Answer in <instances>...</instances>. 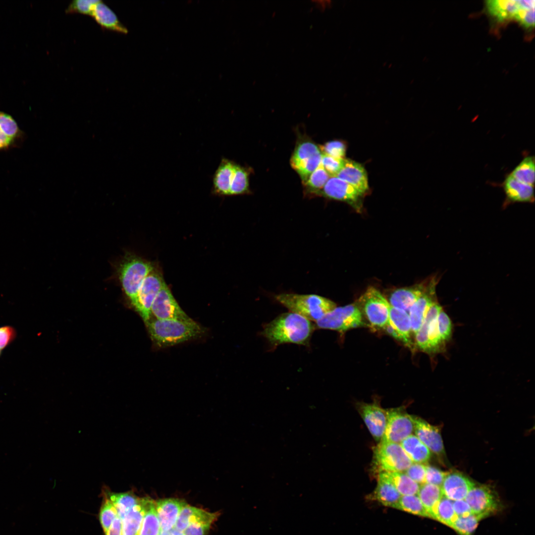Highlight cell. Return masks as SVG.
Returning a JSON list of instances; mask_svg holds the SVG:
<instances>
[{
    "label": "cell",
    "mask_w": 535,
    "mask_h": 535,
    "mask_svg": "<svg viewBox=\"0 0 535 535\" xmlns=\"http://www.w3.org/2000/svg\"><path fill=\"white\" fill-rule=\"evenodd\" d=\"M173 535H184L182 532H179L174 528L172 529Z\"/></svg>",
    "instance_id": "cell-58"
},
{
    "label": "cell",
    "mask_w": 535,
    "mask_h": 535,
    "mask_svg": "<svg viewBox=\"0 0 535 535\" xmlns=\"http://www.w3.org/2000/svg\"><path fill=\"white\" fill-rule=\"evenodd\" d=\"M453 506L458 517H465L473 514L470 506L465 499L453 501Z\"/></svg>",
    "instance_id": "cell-53"
},
{
    "label": "cell",
    "mask_w": 535,
    "mask_h": 535,
    "mask_svg": "<svg viewBox=\"0 0 535 535\" xmlns=\"http://www.w3.org/2000/svg\"><path fill=\"white\" fill-rule=\"evenodd\" d=\"M457 517L453 506V501L443 495L438 503L435 519L451 527Z\"/></svg>",
    "instance_id": "cell-39"
},
{
    "label": "cell",
    "mask_w": 535,
    "mask_h": 535,
    "mask_svg": "<svg viewBox=\"0 0 535 535\" xmlns=\"http://www.w3.org/2000/svg\"><path fill=\"white\" fill-rule=\"evenodd\" d=\"M437 320L440 338L446 345L452 338L453 328L451 321L442 308L438 314Z\"/></svg>",
    "instance_id": "cell-44"
},
{
    "label": "cell",
    "mask_w": 535,
    "mask_h": 535,
    "mask_svg": "<svg viewBox=\"0 0 535 535\" xmlns=\"http://www.w3.org/2000/svg\"><path fill=\"white\" fill-rule=\"evenodd\" d=\"M387 422L383 441L400 444L405 438L412 434L414 425L412 415L408 414L402 407L386 409Z\"/></svg>",
    "instance_id": "cell-9"
},
{
    "label": "cell",
    "mask_w": 535,
    "mask_h": 535,
    "mask_svg": "<svg viewBox=\"0 0 535 535\" xmlns=\"http://www.w3.org/2000/svg\"><path fill=\"white\" fill-rule=\"evenodd\" d=\"M486 5L490 15L499 21L514 19L516 14L521 9L518 0H487Z\"/></svg>",
    "instance_id": "cell-28"
},
{
    "label": "cell",
    "mask_w": 535,
    "mask_h": 535,
    "mask_svg": "<svg viewBox=\"0 0 535 535\" xmlns=\"http://www.w3.org/2000/svg\"><path fill=\"white\" fill-rule=\"evenodd\" d=\"M105 492L106 497L113 504L117 510L118 516L121 519L140 499L131 491L115 493L106 490Z\"/></svg>",
    "instance_id": "cell-31"
},
{
    "label": "cell",
    "mask_w": 535,
    "mask_h": 535,
    "mask_svg": "<svg viewBox=\"0 0 535 535\" xmlns=\"http://www.w3.org/2000/svg\"><path fill=\"white\" fill-rule=\"evenodd\" d=\"M475 483L465 476L458 472L446 475L440 486L443 495L455 501L464 499Z\"/></svg>",
    "instance_id": "cell-19"
},
{
    "label": "cell",
    "mask_w": 535,
    "mask_h": 535,
    "mask_svg": "<svg viewBox=\"0 0 535 535\" xmlns=\"http://www.w3.org/2000/svg\"><path fill=\"white\" fill-rule=\"evenodd\" d=\"M321 152L319 147L309 139H304L297 144L290 162L295 170L302 162Z\"/></svg>",
    "instance_id": "cell-33"
},
{
    "label": "cell",
    "mask_w": 535,
    "mask_h": 535,
    "mask_svg": "<svg viewBox=\"0 0 535 535\" xmlns=\"http://www.w3.org/2000/svg\"><path fill=\"white\" fill-rule=\"evenodd\" d=\"M274 298L291 312L311 321H318L336 307L332 301L316 294L281 293Z\"/></svg>",
    "instance_id": "cell-3"
},
{
    "label": "cell",
    "mask_w": 535,
    "mask_h": 535,
    "mask_svg": "<svg viewBox=\"0 0 535 535\" xmlns=\"http://www.w3.org/2000/svg\"><path fill=\"white\" fill-rule=\"evenodd\" d=\"M425 482L441 486L446 474L431 466L426 467Z\"/></svg>",
    "instance_id": "cell-50"
},
{
    "label": "cell",
    "mask_w": 535,
    "mask_h": 535,
    "mask_svg": "<svg viewBox=\"0 0 535 535\" xmlns=\"http://www.w3.org/2000/svg\"><path fill=\"white\" fill-rule=\"evenodd\" d=\"M514 19L518 21L524 28H532L535 27V8L531 9H520L516 14Z\"/></svg>",
    "instance_id": "cell-51"
},
{
    "label": "cell",
    "mask_w": 535,
    "mask_h": 535,
    "mask_svg": "<svg viewBox=\"0 0 535 535\" xmlns=\"http://www.w3.org/2000/svg\"><path fill=\"white\" fill-rule=\"evenodd\" d=\"M358 410L374 439L376 441H381L386 425V410L376 403H360Z\"/></svg>",
    "instance_id": "cell-16"
},
{
    "label": "cell",
    "mask_w": 535,
    "mask_h": 535,
    "mask_svg": "<svg viewBox=\"0 0 535 535\" xmlns=\"http://www.w3.org/2000/svg\"><path fill=\"white\" fill-rule=\"evenodd\" d=\"M106 535H123L121 519L118 516L111 524Z\"/></svg>",
    "instance_id": "cell-54"
},
{
    "label": "cell",
    "mask_w": 535,
    "mask_h": 535,
    "mask_svg": "<svg viewBox=\"0 0 535 535\" xmlns=\"http://www.w3.org/2000/svg\"><path fill=\"white\" fill-rule=\"evenodd\" d=\"M412 417L415 435L430 451L438 455L443 453V443L438 429L419 417Z\"/></svg>",
    "instance_id": "cell-18"
},
{
    "label": "cell",
    "mask_w": 535,
    "mask_h": 535,
    "mask_svg": "<svg viewBox=\"0 0 535 535\" xmlns=\"http://www.w3.org/2000/svg\"><path fill=\"white\" fill-rule=\"evenodd\" d=\"M426 467L421 463H413L404 473L420 485L425 482Z\"/></svg>",
    "instance_id": "cell-48"
},
{
    "label": "cell",
    "mask_w": 535,
    "mask_h": 535,
    "mask_svg": "<svg viewBox=\"0 0 535 535\" xmlns=\"http://www.w3.org/2000/svg\"><path fill=\"white\" fill-rule=\"evenodd\" d=\"M187 504L184 500L169 498L155 501L160 532L172 529L181 509Z\"/></svg>",
    "instance_id": "cell-17"
},
{
    "label": "cell",
    "mask_w": 535,
    "mask_h": 535,
    "mask_svg": "<svg viewBox=\"0 0 535 535\" xmlns=\"http://www.w3.org/2000/svg\"><path fill=\"white\" fill-rule=\"evenodd\" d=\"M117 516L118 514L116 508L111 501L106 497L101 506L99 514L100 521L105 534Z\"/></svg>",
    "instance_id": "cell-42"
},
{
    "label": "cell",
    "mask_w": 535,
    "mask_h": 535,
    "mask_svg": "<svg viewBox=\"0 0 535 535\" xmlns=\"http://www.w3.org/2000/svg\"><path fill=\"white\" fill-rule=\"evenodd\" d=\"M16 143L15 141L6 136L0 131V151L7 150L9 148L15 146Z\"/></svg>",
    "instance_id": "cell-55"
},
{
    "label": "cell",
    "mask_w": 535,
    "mask_h": 535,
    "mask_svg": "<svg viewBox=\"0 0 535 535\" xmlns=\"http://www.w3.org/2000/svg\"><path fill=\"white\" fill-rule=\"evenodd\" d=\"M153 269L150 263L135 256L127 257L120 264L119 279L125 293L134 306L144 280Z\"/></svg>",
    "instance_id": "cell-5"
},
{
    "label": "cell",
    "mask_w": 535,
    "mask_h": 535,
    "mask_svg": "<svg viewBox=\"0 0 535 535\" xmlns=\"http://www.w3.org/2000/svg\"><path fill=\"white\" fill-rule=\"evenodd\" d=\"M362 313L374 328H382L389 322L390 305L376 288L369 287L359 301Z\"/></svg>",
    "instance_id": "cell-8"
},
{
    "label": "cell",
    "mask_w": 535,
    "mask_h": 535,
    "mask_svg": "<svg viewBox=\"0 0 535 535\" xmlns=\"http://www.w3.org/2000/svg\"><path fill=\"white\" fill-rule=\"evenodd\" d=\"M437 283L435 277L429 280L424 292L410 309L409 315L412 333L415 336L422 326L430 306L437 300L435 291Z\"/></svg>",
    "instance_id": "cell-14"
},
{
    "label": "cell",
    "mask_w": 535,
    "mask_h": 535,
    "mask_svg": "<svg viewBox=\"0 0 535 535\" xmlns=\"http://www.w3.org/2000/svg\"><path fill=\"white\" fill-rule=\"evenodd\" d=\"M321 157L322 153L320 152L302 162L295 169L303 182L321 165Z\"/></svg>",
    "instance_id": "cell-43"
},
{
    "label": "cell",
    "mask_w": 535,
    "mask_h": 535,
    "mask_svg": "<svg viewBox=\"0 0 535 535\" xmlns=\"http://www.w3.org/2000/svg\"><path fill=\"white\" fill-rule=\"evenodd\" d=\"M164 282L160 274L154 268L139 289L134 307L146 323L150 321L153 303Z\"/></svg>",
    "instance_id": "cell-11"
},
{
    "label": "cell",
    "mask_w": 535,
    "mask_h": 535,
    "mask_svg": "<svg viewBox=\"0 0 535 535\" xmlns=\"http://www.w3.org/2000/svg\"><path fill=\"white\" fill-rule=\"evenodd\" d=\"M218 516L217 512L211 513L197 508L182 533L184 535H207Z\"/></svg>",
    "instance_id": "cell-27"
},
{
    "label": "cell",
    "mask_w": 535,
    "mask_h": 535,
    "mask_svg": "<svg viewBox=\"0 0 535 535\" xmlns=\"http://www.w3.org/2000/svg\"><path fill=\"white\" fill-rule=\"evenodd\" d=\"M374 497L383 505L398 509L401 495L384 472L377 475V483L374 492Z\"/></svg>",
    "instance_id": "cell-26"
},
{
    "label": "cell",
    "mask_w": 535,
    "mask_h": 535,
    "mask_svg": "<svg viewBox=\"0 0 535 535\" xmlns=\"http://www.w3.org/2000/svg\"><path fill=\"white\" fill-rule=\"evenodd\" d=\"M412 463L399 443L381 440L374 448L373 468L377 474L404 472Z\"/></svg>",
    "instance_id": "cell-4"
},
{
    "label": "cell",
    "mask_w": 535,
    "mask_h": 535,
    "mask_svg": "<svg viewBox=\"0 0 535 535\" xmlns=\"http://www.w3.org/2000/svg\"><path fill=\"white\" fill-rule=\"evenodd\" d=\"M196 508L188 504L185 505L181 509L173 528L182 533L187 527L190 519Z\"/></svg>",
    "instance_id": "cell-49"
},
{
    "label": "cell",
    "mask_w": 535,
    "mask_h": 535,
    "mask_svg": "<svg viewBox=\"0 0 535 535\" xmlns=\"http://www.w3.org/2000/svg\"><path fill=\"white\" fill-rule=\"evenodd\" d=\"M152 340L159 347L174 345L201 336L202 326L191 319H156L146 323Z\"/></svg>",
    "instance_id": "cell-2"
},
{
    "label": "cell",
    "mask_w": 535,
    "mask_h": 535,
    "mask_svg": "<svg viewBox=\"0 0 535 535\" xmlns=\"http://www.w3.org/2000/svg\"><path fill=\"white\" fill-rule=\"evenodd\" d=\"M506 195L504 206L513 203H533L535 201L534 186L522 183L510 174L502 183Z\"/></svg>",
    "instance_id": "cell-20"
},
{
    "label": "cell",
    "mask_w": 535,
    "mask_h": 535,
    "mask_svg": "<svg viewBox=\"0 0 535 535\" xmlns=\"http://www.w3.org/2000/svg\"><path fill=\"white\" fill-rule=\"evenodd\" d=\"M91 16L104 29L123 34L128 32L114 11L101 0L95 5Z\"/></svg>",
    "instance_id": "cell-25"
},
{
    "label": "cell",
    "mask_w": 535,
    "mask_h": 535,
    "mask_svg": "<svg viewBox=\"0 0 535 535\" xmlns=\"http://www.w3.org/2000/svg\"><path fill=\"white\" fill-rule=\"evenodd\" d=\"M383 472L401 495L417 494L420 485L404 472Z\"/></svg>",
    "instance_id": "cell-32"
},
{
    "label": "cell",
    "mask_w": 535,
    "mask_h": 535,
    "mask_svg": "<svg viewBox=\"0 0 535 535\" xmlns=\"http://www.w3.org/2000/svg\"><path fill=\"white\" fill-rule=\"evenodd\" d=\"M315 329L312 321L290 312L280 314L266 323L262 334L274 348L284 343L306 346Z\"/></svg>",
    "instance_id": "cell-1"
},
{
    "label": "cell",
    "mask_w": 535,
    "mask_h": 535,
    "mask_svg": "<svg viewBox=\"0 0 535 535\" xmlns=\"http://www.w3.org/2000/svg\"><path fill=\"white\" fill-rule=\"evenodd\" d=\"M383 329L407 347L414 348L411 321L407 312L390 306L389 322Z\"/></svg>",
    "instance_id": "cell-15"
},
{
    "label": "cell",
    "mask_w": 535,
    "mask_h": 535,
    "mask_svg": "<svg viewBox=\"0 0 535 535\" xmlns=\"http://www.w3.org/2000/svg\"><path fill=\"white\" fill-rule=\"evenodd\" d=\"M15 337V331L10 326L0 327V350L5 348Z\"/></svg>",
    "instance_id": "cell-52"
},
{
    "label": "cell",
    "mask_w": 535,
    "mask_h": 535,
    "mask_svg": "<svg viewBox=\"0 0 535 535\" xmlns=\"http://www.w3.org/2000/svg\"><path fill=\"white\" fill-rule=\"evenodd\" d=\"M151 313L157 319H191L179 306L165 282L153 303Z\"/></svg>",
    "instance_id": "cell-12"
},
{
    "label": "cell",
    "mask_w": 535,
    "mask_h": 535,
    "mask_svg": "<svg viewBox=\"0 0 535 535\" xmlns=\"http://www.w3.org/2000/svg\"><path fill=\"white\" fill-rule=\"evenodd\" d=\"M480 519L474 514L457 517L452 526L459 535H473Z\"/></svg>",
    "instance_id": "cell-41"
},
{
    "label": "cell",
    "mask_w": 535,
    "mask_h": 535,
    "mask_svg": "<svg viewBox=\"0 0 535 535\" xmlns=\"http://www.w3.org/2000/svg\"><path fill=\"white\" fill-rule=\"evenodd\" d=\"M535 157L528 156L524 158L510 173L518 181L534 186L535 178Z\"/></svg>",
    "instance_id": "cell-34"
},
{
    "label": "cell",
    "mask_w": 535,
    "mask_h": 535,
    "mask_svg": "<svg viewBox=\"0 0 535 535\" xmlns=\"http://www.w3.org/2000/svg\"><path fill=\"white\" fill-rule=\"evenodd\" d=\"M0 131L8 137L17 141L23 138L24 133L10 114L0 111Z\"/></svg>",
    "instance_id": "cell-38"
},
{
    "label": "cell",
    "mask_w": 535,
    "mask_h": 535,
    "mask_svg": "<svg viewBox=\"0 0 535 535\" xmlns=\"http://www.w3.org/2000/svg\"><path fill=\"white\" fill-rule=\"evenodd\" d=\"M366 325L360 309L355 304L336 307L315 323L316 329H331L340 332Z\"/></svg>",
    "instance_id": "cell-7"
},
{
    "label": "cell",
    "mask_w": 535,
    "mask_h": 535,
    "mask_svg": "<svg viewBox=\"0 0 535 535\" xmlns=\"http://www.w3.org/2000/svg\"><path fill=\"white\" fill-rule=\"evenodd\" d=\"M249 191V173L246 168L236 164L229 195L243 194Z\"/></svg>",
    "instance_id": "cell-37"
},
{
    "label": "cell",
    "mask_w": 535,
    "mask_h": 535,
    "mask_svg": "<svg viewBox=\"0 0 535 535\" xmlns=\"http://www.w3.org/2000/svg\"><path fill=\"white\" fill-rule=\"evenodd\" d=\"M159 535H173L172 529L164 532H160Z\"/></svg>",
    "instance_id": "cell-57"
},
{
    "label": "cell",
    "mask_w": 535,
    "mask_h": 535,
    "mask_svg": "<svg viewBox=\"0 0 535 535\" xmlns=\"http://www.w3.org/2000/svg\"><path fill=\"white\" fill-rule=\"evenodd\" d=\"M417 495L429 517L435 519L438 503L443 496L440 486L425 482L420 484Z\"/></svg>",
    "instance_id": "cell-29"
},
{
    "label": "cell",
    "mask_w": 535,
    "mask_h": 535,
    "mask_svg": "<svg viewBox=\"0 0 535 535\" xmlns=\"http://www.w3.org/2000/svg\"></svg>",
    "instance_id": "cell-59"
},
{
    "label": "cell",
    "mask_w": 535,
    "mask_h": 535,
    "mask_svg": "<svg viewBox=\"0 0 535 535\" xmlns=\"http://www.w3.org/2000/svg\"><path fill=\"white\" fill-rule=\"evenodd\" d=\"M160 532V524L153 500L145 514L137 535H159Z\"/></svg>",
    "instance_id": "cell-35"
},
{
    "label": "cell",
    "mask_w": 535,
    "mask_h": 535,
    "mask_svg": "<svg viewBox=\"0 0 535 535\" xmlns=\"http://www.w3.org/2000/svg\"><path fill=\"white\" fill-rule=\"evenodd\" d=\"M400 444L413 463L423 464L430 457V451L414 434L405 438Z\"/></svg>",
    "instance_id": "cell-30"
},
{
    "label": "cell",
    "mask_w": 535,
    "mask_h": 535,
    "mask_svg": "<svg viewBox=\"0 0 535 535\" xmlns=\"http://www.w3.org/2000/svg\"><path fill=\"white\" fill-rule=\"evenodd\" d=\"M336 177L350 184L362 194L368 190L366 171L363 166L355 161L345 159V164Z\"/></svg>",
    "instance_id": "cell-22"
},
{
    "label": "cell",
    "mask_w": 535,
    "mask_h": 535,
    "mask_svg": "<svg viewBox=\"0 0 535 535\" xmlns=\"http://www.w3.org/2000/svg\"><path fill=\"white\" fill-rule=\"evenodd\" d=\"M329 178V175L321 164L303 183L309 193L318 195Z\"/></svg>",
    "instance_id": "cell-36"
},
{
    "label": "cell",
    "mask_w": 535,
    "mask_h": 535,
    "mask_svg": "<svg viewBox=\"0 0 535 535\" xmlns=\"http://www.w3.org/2000/svg\"><path fill=\"white\" fill-rule=\"evenodd\" d=\"M465 500L472 513L480 520L499 511L501 503L498 495L486 485H476L470 490Z\"/></svg>",
    "instance_id": "cell-10"
},
{
    "label": "cell",
    "mask_w": 535,
    "mask_h": 535,
    "mask_svg": "<svg viewBox=\"0 0 535 535\" xmlns=\"http://www.w3.org/2000/svg\"><path fill=\"white\" fill-rule=\"evenodd\" d=\"M428 282L393 290L386 299L390 306L409 314L412 306L425 291Z\"/></svg>",
    "instance_id": "cell-21"
},
{
    "label": "cell",
    "mask_w": 535,
    "mask_h": 535,
    "mask_svg": "<svg viewBox=\"0 0 535 535\" xmlns=\"http://www.w3.org/2000/svg\"><path fill=\"white\" fill-rule=\"evenodd\" d=\"M398 509L414 515L429 517L417 494L402 495Z\"/></svg>",
    "instance_id": "cell-40"
},
{
    "label": "cell",
    "mask_w": 535,
    "mask_h": 535,
    "mask_svg": "<svg viewBox=\"0 0 535 535\" xmlns=\"http://www.w3.org/2000/svg\"><path fill=\"white\" fill-rule=\"evenodd\" d=\"M236 164L227 159H221L213 178L214 194L221 196L229 195Z\"/></svg>",
    "instance_id": "cell-24"
},
{
    "label": "cell",
    "mask_w": 535,
    "mask_h": 535,
    "mask_svg": "<svg viewBox=\"0 0 535 535\" xmlns=\"http://www.w3.org/2000/svg\"><path fill=\"white\" fill-rule=\"evenodd\" d=\"M313 2L316 6L320 10H324L330 7L331 1L330 0H314Z\"/></svg>",
    "instance_id": "cell-56"
},
{
    "label": "cell",
    "mask_w": 535,
    "mask_h": 535,
    "mask_svg": "<svg viewBox=\"0 0 535 535\" xmlns=\"http://www.w3.org/2000/svg\"><path fill=\"white\" fill-rule=\"evenodd\" d=\"M442 308L437 300L432 304L415 336L416 348L430 355L446 351V345L440 338L437 326V316Z\"/></svg>",
    "instance_id": "cell-6"
},
{
    "label": "cell",
    "mask_w": 535,
    "mask_h": 535,
    "mask_svg": "<svg viewBox=\"0 0 535 535\" xmlns=\"http://www.w3.org/2000/svg\"><path fill=\"white\" fill-rule=\"evenodd\" d=\"M322 154L337 158L344 159L346 146L339 140L329 141L319 147Z\"/></svg>",
    "instance_id": "cell-47"
},
{
    "label": "cell",
    "mask_w": 535,
    "mask_h": 535,
    "mask_svg": "<svg viewBox=\"0 0 535 535\" xmlns=\"http://www.w3.org/2000/svg\"><path fill=\"white\" fill-rule=\"evenodd\" d=\"M328 198L345 201L357 210L361 207L363 195L345 181L336 177H330L320 193Z\"/></svg>",
    "instance_id": "cell-13"
},
{
    "label": "cell",
    "mask_w": 535,
    "mask_h": 535,
    "mask_svg": "<svg viewBox=\"0 0 535 535\" xmlns=\"http://www.w3.org/2000/svg\"><path fill=\"white\" fill-rule=\"evenodd\" d=\"M345 159L337 158L322 154L321 165L330 177L336 176L343 168Z\"/></svg>",
    "instance_id": "cell-45"
},
{
    "label": "cell",
    "mask_w": 535,
    "mask_h": 535,
    "mask_svg": "<svg viewBox=\"0 0 535 535\" xmlns=\"http://www.w3.org/2000/svg\"><path fill=\"white\" fill-rule=\"evenodd\" d=\"M153 499L140 498L138 502L121 519L123 535H137L144 517Z\"/></svg>",
    "instance_id": "cell-23"
},
{
    "label": "cell",
    "mask_w": 535,
    "mask_h": 535,
    "mask_svg": "<svg viewBox=\"0 0 535 535\" xmlns=\"http://www.w3.org/2000/svg\"><path fill=\"white\" fill-rule=\"evenodd\" d=\"M99 0H74L65 10L66 13H80L91 16Z\"/></svg>",
    "instance_id": "cell-46"
}]
</instances>
